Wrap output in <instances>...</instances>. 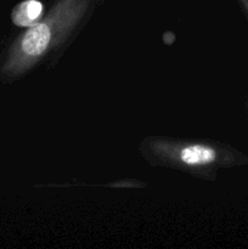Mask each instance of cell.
Returning <instances> with one entry per match:
<instances>
[{"mask_svg":"<svg viewBox=\"0 0 248 249\" xmlns=\"http://www.w3.org/2000/svg\"><path fill=\"white\" fill-rule=\"evenodd\" d=\"M50 40V27L46 23H34L27 29L21 40L18 41L16 50L6 62L5 70L12 72L22 67V65L29 58H35L40 56L48 49Z\"/></svg>","mask_w":248,"mask_h":249,"instance_id":"1","label":"cell"},{"mask_svg":"<svg viewBox=\"0 0 248 249\" xmlns=\"http://www.w3.org/2000/svg\"><path fill=\"white\" fill-rule=\"evenodd\" d=\"M43 11V5L38 0H26L12 12V21L16 26L31 27L35 23Z\"/></svg>","mask_w":248,"mask_h":249,"instance_id":"2","label":"cell"},{"mask_svg":"<svg viewBox=\"0 0 248 249\" xmlns=\"http://www.w3.org/2000/svg\"><path fill=\"white\" fill-rule=\"evenodd\" d=\"M181 160L189 165L208 164L215 160V151L203 145H191L185 147L180 153Z\"/></svg>","mask_w":248,"mask_h":249,"instance_id":"3","label":"cell"},{"mask_svg":"<svg viewBox=\"0 0 248 249\" xmlns=\"http://www.w3.org/2000/svg\"><path fill=\"white\" fill-rule=\"evenodd\" d=\"M242 2H243V5L246 6V9L248 10V0H242Z\"/></svg>","mask_w":248,"mask_h":249,"instance_id":"4","label":"cell"}]
</instances>
